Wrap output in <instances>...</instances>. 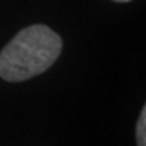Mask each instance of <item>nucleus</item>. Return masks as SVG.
Here are the masks:
<instances>
[{"label":"nucleus","instance_id":"2","mask_svg":"<svg viewBox=\"0 0 146 146\" xmlns=\"http://www.w3.org/2000/svg\"><path fill=\"white\" fill-rule=\"evenodd\" d=\"M136 139L137 146H146V108L142 109L140 118L136 125Z\"/></svg>","mask_w":146,"mask_h":146},{"label":"nucleus","instance_id":"3","mask_svg":"<svg viewBox=\"0 0 146 146\" xmlns=\"http://www.w3.org/2000/svg\"><path fill=\"white\" fill-rule=\"evenodd\" d=\"M113 2H119V3H125V2H131V0H113Z\"/></svg>","mask_w":146,"mask_h":146},{"label":"nucleus","instance_id":"1","mask_svg":"<svg viewBox=\"0 0 146 146\" xmlns=\"http://www.w3.org/2000/svg\"><path fill=\"white\" fill-rule=\"evenodd\" d=\"M63 42L46 25H30L18 33L0 52V78L23 82L48 70L58 58Z\"/></svg>","mask_w":146,"mask_h":146}]
</instances>
